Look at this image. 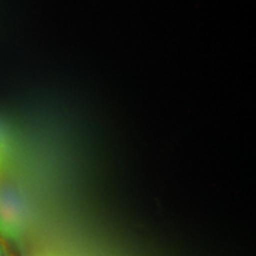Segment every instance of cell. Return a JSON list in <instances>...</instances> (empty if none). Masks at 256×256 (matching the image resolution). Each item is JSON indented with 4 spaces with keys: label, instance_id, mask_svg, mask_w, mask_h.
Wrapping results in <instances>:
<instances>
[{
    "label": "cell",
    "instance_id": "1",
    "mask_svg": "<svg viewBox=\"0 0 256 256\" xmlns=\"http://www.w3.org/2000/svg\"><path fill=\"white\" fill-rule=\"evenodd\" d=\"M0 256H8V252L6 250V247L2 243V240L0 238Z\"/></svg>",
    "mask_w": 256,
    "mask_h": 256
}]
</instances>
